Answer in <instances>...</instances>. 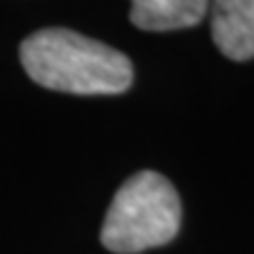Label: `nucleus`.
Listing matches in <instances>:
<instances>
[{"instance_id": "obj_1", "label": "nucleus", "mask_w": 254, "mask_h": 254, "mask_svg": "<svg viewBox=\"0 0 254 254\" xmlns=\"http://www.w3.org/2000/svg\"><path fill=\"white\" fill-rule=\"evenodd\" d=\"M28 78L68 94H120L129 90L134 68L116 47L68 28H43L21 43Z\"/></svg>"}, {"instance_id": "obj_2", "label": "nucleus", "mask_w": 254, "mask_h": 254, "mask_svg": "<svg viewBox=\"0 0 254 254\" xmlns=\"http://www.w3.org/2000/svg\"><path fill=\"white\" fill-rule=\"evenodd\" d=\"M179 226L182 202L177 189L163 174L144 170L118 189L101 226V245L116 254H136L167 245Z\"/></svg>"}, {"instance_id": "obj_3", "label": "nucleus", "mask_w": 254, "mask_h": 254, "mask_svg": "<svg viewBox=\"0 0 254 254\" xmlns=\"http://www.w3.org/2000/svg\"><path fill=\"white\" fill-rule=\"evenodd\" d=\"M212 40L233 62L254 57V0H209Z\"/></svg>"}, {"instance_id": "obj_4", "label": "nucleus", "mask_w": 254, "mask_h": 254, "mask_svg": "<svg viewBox=\"0 0 254 254\" xmlns=\"http://www.w3.org/2000/svg\"><path fill=\"white\" fill-rule=\"evenodd\" d=\"M209 0H132L129 19L141 31H177L200 24Z\"/></svg>"}]
</instances>
